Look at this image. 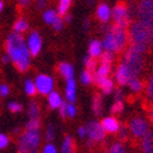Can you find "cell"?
<instances>
[{"instance_id": "cell-36", "label": "cell", "mask_w": 153, "mask_h": 153, "mask_svg": "<svg viewBox=\"0 0 153 153\" xmlns=\"http://www.w3.org/2000/svg\"><path fill=\"white\" fill-rule=\"evenodd\" d=\"M109 153H126V151H125V148L121 143H114L110 147Z\"/></svg>"}, {"instance_id": "cell-25", "label": "cell", "mask_w": 153, "mask_h": 153, "mask_svg": "<svg viewBox=\"0 0 153 153\" xmlns=\"http://www.w3.org/2000/svg\"><path fill=\"white\" fill-rule=\"evenodd\" d=\"M83 64L86 66V70H88L90 72H96V69H97V61L92 56H85L83 58Z\"/></svg>"}, {"instance_id": "cell-18", "label": "cell", "mask_w": 153, "mask_h": 153, "mask_svg": "<svg viewBox=\"0 0 153 153\" xmlns=\"http://www.w3.org/2000/svg\"><path fill=\"white\" fill-rule=\"evenodd\" d=\"M102 50H103V44L99 41H92L90 48H88V53H90V56L97 58L102 55Z\"/></svg>"}, {"instance_id": "cell-54", "label": "cell", "mask_w": 153, "mask_h": 153, "mask_svg": "<svg viewBox=\"0 0 153 153\" xmlns=\"http://www.w3.org/2000/svg\"><path fill=\"white\" fill-rule=\"evenodd\" d=\"M65 21L66 22H70L71 21V16L70 15H65Z\"/></svg>"}, {"instance_id": "cell-49", "label": "cell", "mask_w": 153, "mask_h": 153, "mask_svg": "<svg viewBox=\"0 0 153 153\" xmlns=\"http://www.w3.org/2000/svg\"><path fill=\"white\" fill-rule=\"evenodd\" d=\"M79 135L80 137H85L86 136V127H79Z\"/></svg>"}, {"instance_id": "cell-13", "label": "cell", "mask_w": 153, "mask_h": 153, "mask_svg": "<svg viewBox=\"0 0 153 153\" xmlns=\"http://www.w3.org/2000/svg\"><path fill=\"white\" fill-rule=\"evenodd\" d=\"M102 125H103V127L105 129V131L110 132V134H115L119 131L120 129V125H119V121L113 118V117H109V118H105L103 120V123H102Z\"/></svg>"}, {"instance_id": "cell-39", "label": "cell", "mask_w": 153, "mask_h": 153, "mask_svg": "<svg viewBox=\"0 0 153 153\" xmlns=\"http://www.w3.org/2000/svg\"><path fill=\"white\" fill-rule=\"evenodd\" d=\"M147 94L153 100V75L151 76V79L148 81V85H147Z\"/></svg>"}, {"instance_id": "cell-23", "label": "cell", "mask_w": 153, "mask_h": 153, "mask_svg": "<svg viewBox=\"0 0 153 153\" xmlns=\"http://www.w3.org/2000/svg\"><path fill=\"white\" fill-rule=\"evenodd\" d=\"M61 103H62V99L59 96V93H56V92H50L49 93V107L50 108H53V109L60 108Z\"/></svg>"}, {"instance_id": "cell-17", "label": "cell", "mask_w": 153, "mask_h": 153, "mask_svg": "<svg viewBox=\"0 0 153 153\" xmlns=\"http://www.w3.org/2000/svg\"><path fill=\"white\" fill-rule=\"evenodd\" d=\"M59 72L61 74L62 77H65L66 80L74 79V66L70 65L68 62H61L59 65Z\"/></svg>"}, {"instance_id": "cell-30", "label": "cell", "mask_w": 153, "mask_h": 153, "mask_svg": "<svg viewBox=\"0 0 153 153\" xmlns=\"http://www.w3.org/2000/svg\"><path fill=\"white\" fill-rule=\"evenodd\" d=\"M25 91H26V93L28 96H34L37 92L36 83L32 82L31 80H26V82H25Z\"/></svg>"}, {"instance_id": "cell-41", "label": "cell", "mask_w": 153, "mask_h": 153, "mask_svg": "<svg viewBox=\"0 0 153 153\" xmlns=\"http://www.w3.org/2000/svg\"><path fill=\"white\" fill-rule=\"evenodd\" d=\"M60 115H61L62 118H65V117L68 115V104H66L64 100H62V103H61V105H60Z\"/></svg>"}, {"instance_id": "cell-2", "label": "cell", "mask_w": 153, "mask_h": 153, "mask_svg": "<svg viewBox=\"0 0 153 153\" xmlns=\"http://www.w3.org/2000/svg\"><path fill=\"white\" fill-rule=\"evenodd\" d=\"M153 36V27H149L141 21H136L131 25L129 38L131 42V47L138 50L140 53H145L147 45L151 44V39Z\"/></svg>"}, {"instance_id": "cell-32", "label": "cell", "mask_w": 153, "mask_h": 153, "mask_svg": "<svg viewBox=\"0 0 153 153\" xmlns=\"http://www.w3.org/2000/svg\"><path fill=\"white\" fill-rule=\"evenodd\" d=\"M81 81L85 85H90L91 82H93V75H92V72H90L88 70L82 71V74H81Z\"/></svg>"}, {"instance_id": "cell-4", "label": "cell", "mask_w": 153, "mask_h": 153, "mask_svg": "<svg viewBox=\"0 0 153 153\" xmlns=\"http://www.w3.org/2000/svg\"><path fill=\"white\" fill-rule=\"evenodd\" d=\"M123 62L127 66V69L130 70L132 77H136V76L141 72V70L143 68L142 53H140L138 50H136L135 48L130 47L124 54Z\"/></svg>"}, {"instance_id": "cell-46", "label": "cell", "mask_w": 153, "mask_h": 153, "mask_svg": "<svg viewBox=\"0 0 153 153\" xmlns=\"http://www.w3.org/2000/svg\"><path fill=\"white\" fill-rule=\"evenodd\" d=\"M115 100H123V92L120 90H115Z\"/></svg>"}, {"instance_id": "cell-35", "label": "cell", "mask_w": 153, "mask_h": 153, "mask_svg": "<svg viewBox=\"0 0 153 153\" xmlns=\"http://www.w3.org/2000/svg\"><path fill=\"white\" fill-rule=\"evenodd\" d=\"M124 109V104H123V100H115V103H114L110 108V111L114 113V114H119L121 113Z\"/></svg>"}, {"instance_id": "cell-33", "label": "cell", "mask_w": 153, "mask_h": 153, "mask_svg": "<svg viewBox=\"0 0 153 153\" xmlns=\"http://www.w3.org/2000/svg\"><path fill=\"white\" fill-rule=\"evenodd\" d=\"M41 127L39 119H30V121L26 124V130H38Z\"/></svg>"}, {"instance_id": "cell-27", "label": "cell", "mask_w": 153, "mask_h": 153, "mask_svg": "<svg viewBox=\"0 0 153 153\" xmlns=\"http://www.w3.org/2000/svg\"><path fill=\"white\" fill-rule=\"evenodd\" d=\"M28 115H30V119H39V107L34 102H31L30 104Z\"/></svg>"}, {"instance_id": "cell-51", "label": "cell", "mask_w": 153, "mask_h": 153, "mask_svg": "<svg viewBox=\"0 0 153 153\" xmlns=\"http://www.w3.org/2000/svg\"><path fill=\"white\" fill-rule=\"evenodd\" d=\"M148 117H149L151 121L153 123V108H152V109H149V113H148Z\"/></svg>"}, {"instance_id": "cell-3", "label": "cell", "mask_w": 153, "mask_h": 153, "mask_svg": "<svg viewBox=\"0 0 153 153\" xmlns=\"http://www.w3.org/2000/svg\"><path fill=\"white\" fill-rule=\"evenodd\" d=\"M41 143V135L38 130H27L19 142V153H38Z\"/></svg>"}, {"instance_id": "cell-28", "label": "cell", "mask_w": 153, "mask_h": 153, "mask_svg": "<svg viewBox=\"0 0 153 153\" xmlns=\"http://www.w3.org/2000/svg\"><path fill=\"white\" fill-rule=\"evenodd\" d=\"M127 85H129L130 90L134 91V92H140V91L142 90V87H143V86H142V82L140 81L137 77H132V79L129 81V83H127Z\"/></svg>"}, {"instance_id": "cell-20", "label": "cell", "mask_w": 153, "mask_h": 153, "mask_svg": "<svg viewBox=\"0 0 153 153\" xmlns=\"http://www.w3.org/2000/svg\"><path fill=\"white\" fill-rule=\"evenodd\" d=\"M103 47L108 50V52H115V39H114V36H113V33L110 31L104 37Z\"/></svg>"}, {"instance_id": "cell-12", "label": "cell", "mask_w": 153, "mask_h": 153, "mask_svg": "<svg viewBox=\"0 0 153 153\" xmlns=\"http://www.w3.org/2000/svg\"><path fill=\"white\" fill-rule=\"evenodd\" d=\"M132 79V75L130 72V70L127 69V66L125 64H120L118 66V70H117V80H118V83L120 86H125L129 83V81Z\"/></svg>"}, {"instance_id": "cell-6", "label": "cell", "mask_w": 153, "mask_h": 153, "mask_svg": "<svg viewBox=\"0 0 153 153\" xmlns=\"http://www.w3.org/2000/svg\"><path fill=\"white\" fill-rule=\"evenodd\" d=\"M137 12L140 21L149 27H153V0H141Z\"/></svg>"}, {"instance_id": "cell-8", "label": "cell", "mask_w": 153, "mask_h": 153, "mask_svg": "<svg viewBox=\"0 0 153 153\" xmlns=\"http://www.w3.org/2000/svg\"><path fill=\"white\" fill-rule=\"evenodd\" d=\"M110 32L114 36V39H115V53H121L125 49L126 42H127V34L125 32V28L118 26V25H113L110 27Z\"/></svg>"}, {"instance_id": "cell-7", "label": "cell", "mask_w": 153, "mask_h": 153, "mask_svg": "<svg viewBox=\"0 0 153 153\" xmlns=\"http://www.w3.org/2000/svg\"><path fill=\"white\" fill-rule=\"evenodd\" d=\"M86 135L88 136V140L99 142L105 137V129L98 121H90L86 125Z\"/></svg>"}, {"instance_id": "cell-19", "label": "cell", "mask_w": 153, "mask_h": 153, "mask_svg": "<svg viewBox=\"0 0 153 153\" xmlns=\"http://www.w3.org/2000/svg\"><path fill=\"white\" fill-rule=\"evenodd\" d=\"M142 149H143V153H153V134L151 131H148L143 136Z\"/></svg>"}, {"instance_id": "cell-15", "label": "cell", "mask_w": 153, "mask_h": 153, "mask_svg": "<svg viewBox=\"0 0 153 153\" xmlns=\"http://www.w3.org/2000/svg\"><path fill=\"white\" fill-rule=\"evenodd\" d=\"M102 91H103V93L105 94H109L111 91H113V88H114V83L108 77H103V79H98L96 81H93Z\"/></svg>"}, {"instance_id": "cell-38", "label": "cell", "mask_w": 153, "mask_h": 153, "mask_svg": "<svg viewBox=\"0 0 153 153\" xmlns=\"http://www.w3.org/2000/svg\"><path fill=\"white\" fill-rule=\"evenodd\" d=\"M45 138L48 140V141H53L54 140V127H53V125L48 126L47 132H45Z\"/></svg>"}, {"instance_id": "cell-53", "label": "cell", "mask_w": 153, "mask_h": 153, "mask_svg": "<svg viewBox=\"0 0 153 153\" xmlns=\"http://www.w3.org/2000/svg\"><path fill=\"white\" fill-rule=\"evenodd\" d=\"M83 28H85V30L88 28V20H85V22H83Z\"/></svg>"}, {"instance_id": "cell-44", "label": "cell", "mask_w": 153, "mask_h": 153, "mask_svg": "<svg viewBox=\"0 0 153 153\" xmlns=\"http://www.w3.org/2000/svg\"><path fill=\"white\" fill-rule=\"evenodd\" d=\"M7 94H9V87L6 85H1V86H0V96L6 97Z\"/></svg>"}, {"instance_id": "cell-9", "label": "cell", "mask_w": 153, "mask_h": 153, "mask_svg": "<svg viewBox=\"0 0 153 153\" xmlns=\"http://www.w3.org/2000/svg\"><path fill=\"white\" fill-rule=\"evenodd\" d=\"M34 83H36V87H37V91L39 92L41 94H43V96L53 92L54 81L48 75H38Z\"/></svg>"}, {"instance_id": "cell-22", "label": "cell", "mask_w": 153, "mask_h": 153, "mask_svg": "<svg viewBox=\"0 0 153 153\" xmlns=\"http://www.w3.org/2000/svg\"><path fill=\"white\" fill-rule=\"evenodd\" d=\"M102 96L100 94H94L93 99H92V109L94 111L96 115H99L103 110V103H102Z\"/></svg>"}, {"instance_id": "cell-5", "label": "cell", "mask_w": 153, "mask_h": 153, "mask_svg": "<svg viewBox=\"0 0 153 153\" xmlns=\"http://www.w3.org/2000/svg\"><path fill=\"white\" fill-rule=\"evenodd\" d=\"M113 20L118 26L126 28L130 23V15H129V10H127V6L125 5V3H118L113 9Z\"/></svg>"}, {"instance_id": "cell-52", "label": "cell", "mask_w": 153, "mask_h": 153, "mask_svg": "<svg viewBox=\"0 0 153 153\" xmlns=\"http://www.w3.org/2000/svg\"><path fill=\"white\" fill-rule=\"evenodd\" d=\"M9 60H10V56H9V55H6V56H3V62H4V64H6Z\"/></svg>"}, {"instance_id": "cell-16", "label": "cell", "mask_w": 153, "mask_h": 153, "mask_svg": "<svg viewBox=\"0 0 153 153\" xmlns=\"http://www.w3.org/2000/svg\"><path fill=\"white\" fill-rule=\"evenodd\" d=\"M65 93H66V98H68V100L71 102V103H74V102L76 100V83H75L74 79L68 80Z\"/></svg>"}, {"instance_id": "cell-14", "label": "cell", "mask_w": 153, "mask_h": 153, "mask_svg": "<svg viewBox=\"0 0 153 153\" xmlns=\"http://www.w3.org/2000/svg\"><path fill=\"white\" fill-rule=\"evenodd\" d=\"M110 15H111V11H110V7L107 4L102 3V4L98 5V7H97V17H98L99 21H102V22L109 21Z\"/></svg>"}, {"instance_id": "cell-48", "label": "cell", "mask_w": 153, "mask_h": 153, "mask_svg": "<svg viewBox=\"0 0 153 153\" xmlns=\"http://www.w3.org/2000/svg\"><path fill=\"white\" fill-rule=\"evenodd\" d=\"M45 6V0H37V7L38 9H43Z\"/></svg>"}, {"instance_id": "cell-45", "label": "cell", "mask_w": 153, "mask_h": 153, "mask_svg": "<svg viewBox=\"0 0 153 153\" xmlns=\"http://www.w3.org/2000/svg\"><path fill=\"white\" fill-rule=\"evenodd\" d=\"M43 153H56V148L53 145H47L44 147V152Z\"/></svg>"}, {"instance_id": "cell-47", "label": "cell", "mask_w": 153, "mask_h": 153, "mask_svg": "<svg viewBox=\"0 0 153 153\" xmlns=\"http://www.w3.org/2000/svg\"><path fill=\"white\" fill-rule=\"evenodd\" d=\"M127 136V130L125 129V127H121V130H120V138H126Z\"/></svg>"}, {"instance_id": "cell-29", "label": "cell", "mask_w": 153, "mask_h": 153, "mask_svg": "<svg viewBox=\"0 0 153 153\" xmlns=\"http://www.w3.org/2000/svg\"><path fill=\"white\" fill-rule=\"evenodd\" d=\"M70 5H71V0H60V3H59V15L65 16L68 10L70 9Z\"/></svg>"}, {"instance_id": "cell-21", "label": "cell", "mask_w": 153, "mask_h": 153, "mask_svg": "<svg viewBox=\"0 0 153 153\" xmlns=\"http://www.w3.org/2000/svg\"><path fill=\"white\" fill-rule=\"evenodd\" d=\"M110 74V65L109 64H102V66L96 71V74L93 75V81L98 80V79H103V77H108V75Z\"/></svg>"}, {"instance_id": "cell-50", "label": "cell", "mask_w": 153, "mask_h": 153, "mask_svg": "<svg viewBox=\"0 0 153 153\" xmlns=\"http://www.w3.org/2000/svg\"><path fill=\"white\" fill-rule=\"evenodd\" d=\"M19 1H20V4H21L22 6H27V5L30 4L31 0H19Z\"/></svg>"}, {"instance_id": "cell-42", "label": "cell", "mask_w": 153, "mask_h": 153, "mask_svg": "<svg viewBox=\"0 0 153 153\" xmlns=\"http://www.w3.org/2000/svg\"><path fill=\"white\" fill-rule=\"evenodd\" d=\"M68 115H69L70 118H74V117L76 115V108H75V105H74L72 103L68 104Z\"/></svg>"}, {"instance_id": "cell-40", "label": "cell", "mask_w": 153, "mask_h": 153, "mask_svg": "<svg viewBox=\"0 0 153 153\" xmlns=\"http://www.w3.org/2000/svg\"><path fill=\"white\" fill-rule=\"evenodd\" d=\"M9 145V138L7 136L0 134V148H5Z\"/></svg>"}, {"instance_id": "cell-10", "label": "cell", "mask_w": 153, "mask_h": 153, "mask_svg": "<svg viewBox=\"0 0 153 153\" xmlns=\"http://www.w3.org/2000/svg\"><path fill=\"white\" fill-rule=\"evenodd\" d=\"M130 131L134 137L143 138V136L148 132V124L142 118H135L130 121Z\"/></svg>"}, {"instance_id": "cell-56", "label": "cell", "mask_w": 153, "mask_h": 153, "mask_svg": "<svg viewBox=\"0 0 153 153\" xmlns=\"http://www.w3.org/2000/svg\"><path fill=\"white\" fill-rule=\"evenodd\" d=\"M86 1H87V3H88V4H92V3H93V1H94V0H86Z\"/></svg>"}, {"instance_id": "cell-55", "label": "cell", "mask_w": 153, "mask_h": 153, "mask_svg": "<svg viewBox=\"0 0 153 153\" xmlns=\"http://www.w3.org/2000/svg\"><path fill=\"white\" fill-rule=\"evenodd\" d=\"M1 10H3V1L0 0V12H1Z\"/></svg>"}, {"instance_id": "cell-34", "label": "cell", "mask_w": 153, "mask_h": 153, "mask_svg": "<svg viewBox=\"0 0 153 153\" xmlns=\"http://www.w3.org/2000/svg\"><path fill=\"white\" fill-rule=\"evenodd\" d=\"M113 60H114V56H113V53L111 52H107L105 53H102V55H100V62L102 64H110L113 62Z\"/></svg>"}, {"instance_id": "cell-11", "label": "cell", "mask_w": 153, "mask_h": 153, "mask_svg": "<svg viewBox=\"0 0 153 153\" xmlns=\"http://www.w3.org/2000/svg\"><path fill=\"white\" fill-rule=\"evenodd\" d=\"M41 48H42V38L39 36L38 32H32L30 38H28V49H30V53L31 55L36 56L38 55V53L41 52Z\"/></svg>"}, {"instance_id": "cell-26", "label": "cell", "mask_w": 153, "mask_h": 153, "mask_svg": "<svg viewBox=\"0 0 153 153\" xmlns=\"http://www.w3.org/2000/svg\"><path fill=\"white\" fill-rule=\"evenodd\" d=\"M14 30L16 33H22V32H26L28 30V23L25 19H20L16 21L15 26H14Z\"/></svg>"}, {"instance_id": "cell-37", "label": "cell", "mask_w": 153, "mask_h": 153, "mask_svg": "<svg viewBox=\"0 0 153 153\" xmlns=\"http://www.w3.org/2000/svg\"><path fill=\"white\" fill-rule=\"evenodd\" d=\"M7 107H9L10 111H12V113H19L22 110V105L20 103H17V102H11V103H9Z\"/></svg>"}, {"instance_id": "cell-24", "label": "cell", "mask_w": 153, "mask_h": 153, "mask_svg": "<svg viewBox=\"0 0 153 153\" xmlns=\"http://www.w3.org/2000/svg\"><path fill=\"white\" fill-rule=\"evenodd\" d=\"M61 153H75V146H74V140L71 136H66L65 141L61 147Z\"/></svg>"}, {"instance_id": "cell-31", "label": "cell", "mask_w": 153, "mask_h": 153, "mask_svg": "<svg viewBox=\"0 0 153 153\" xmlns=\"http://www.w3.org/2000/svg\"><path fill=\"white\" fill-rule=\"evenodd\" d=\"M56 17H58V15L55 14L53 10H48V11H45V12H44V15H43L44 21H45L47 23H49V25H53L54 21L56 20Z\"/></svg>"}, {"instance_id": "cell-43", "label": "cell", "mask_w": 153, "mask_h": 153, "mask_svg": "<svg viewBox=\"0 0 153 153\" xmlns=\"http://www.w3.org/2000/svg\"><path fill=\"white\" fill-rule=\"evenodd\" d=\"M53 27H54L56 31H60V30L62 28V20H61L59 16H58V17H56V20L54 21V23H53Z\"/></svg>"}, {"instance_id": "cell-1", "label": "cell", "mask_w": 153, "mask_h": 153, "mask_svg": "<svg viewBox=\"0 0 153 153\" xmlns=\"http://www.w3.org/2000/svg\"><path fill=\"white\" fill-rule=\"evenodd\" d=\"M6 52L19 71L25 72L31 65V53L20 33H11L6 41Z\"/></svg>"}]
</instances>
